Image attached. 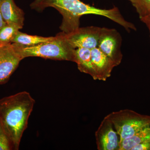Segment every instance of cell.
<instances>
[{"instance_id": "6da1fadb", "label": "cell", "mask_w": 150, "mask_h": 150, "mask_svg": "<svg viewBox=\"0 0 150 150\" xmlns=\"http://www.w3.org/2000/svg\"><path fill=\"white\" fill-rule=\"evenodd\" d=\"M30 7L39 11L47 7L56 9L63 17L60 29L65 33L78 29L80 27L81 17L88 14L107 18L121 25L128 32L131 30H137L135 25L126 21L116 7L109 9L98 8L80 0H35Z\"/></svg>"}, {"instance_id": "7a4b0ae2", "label": "cell", "mask_w": 150, "mask_h": 150, "mask_svg": "<svg viewBox=\"0 0 150 150\" xmlns=\"http://www.w3.org/2000/svg\"><path fill=\"white\" fill-rule=\"evenodd\" d=\"M35 103V100L26 91L0 99V121L14 150L19 149Z\"/></svg>"}, {"instance_id": "3957f363", "label": "cell", "mask_w": 150, "mask_h": 150, "mask_svg": "<svg viewBox=\"0 0 150 150\" xmlns=\"http://www.w3.org/2000/svg\"><path fill=\"white\" fill-rule=\"evenodd\" d=\"M12 44L22 60L29 57H38L75 62L76 49L59 34L53 40L35 46H27L15 43Z\"/></svg>"}, {"instance_id": "277c9868", "label": "cell", "mask_w": 150, "mask_h": 150, "mask_svg": "<svg viewBox=\"0 0 150 150\" xmlns=\"http://www.w3.org/2000/svg\"><path fill=\"white\" fill-rule=\"evenodd\" d=\"M112 121L120 141L128 139L150 123V115H142L126 109L108 115Z\"/></svg>"}, {"instance_id": "5b68a950", "label": "cell", "mask_w": 150, "mask_h": 150, "mask_svg": "<svg viewBox=\"0 0 150 150\" xmlns=\"http://www.w3.org/2000/svg\"><path fill=\"white\" fill-rule=\"evenodd\" d=\"M102 28L96 26L79 28L69 33H58L75 49H91L98 47Z\"/></svg>"}, {"instance_id": "8992f818", "label": "cell", "mask_w": 150, "mask_h": 150, "mask_svg": "<svg viewBox=\"0 0 150 150\" xmlns=\"http://www.w3.org/2000/svg\"><path fill=\"white\" fill-rule=\"evenodd\" d=\"M122 37L114 28L103 27L98 48L107 55L118 66L121 64L123 55L121 50Z\"/></svg>"}, {"instance_id": "52a82bcc", "label": "cell", "mask_w": 150, "mask_h": 150, "mask_svg": "<svg viewBox=\"0 0 150 150\" xmlns=\"http://www.w3.org/2000/svg\"><path fill=\"white\" fill-rule=\"evenodd\" d=\"M21 60L12 43H0V85L7 82Z\"/></svg>"}, {"instance_id": "ba28073f", "label": "cell", "mask_w": 150, "mask_h": 150, "mask_svg": "<svg viewBox=\"0 0 150 150\" xmlns=\"http://www.w3.org/2000/svg\"><path fill=\"white\" fill-rule=\"evenodd\" d=\"M112 121L107 115L101 121L95 137L97 148L98 150H119V136L113 129Z\"/></svg>"}, {"instance_id": "9c48e42d", "label": "cell", "mask_w": 150, "mask_h": 150, "mask_svg": "<svg viewBox=\"0 0 150 150\" xmlns=\"http://www.w3.org/2000/svg\"><path fill=\"white\" fill-rule=\"evenodd\" d=\"M91 57L98 80L106 81L111 76L113 68L117 66L98 47L91 49Z\"/></svg>"}, {"instance_id": "30bf717a", "label": "cell", "mask_w": 150, "mask_h": 150, "mask_svg": "<svg viewBox=\"0 0 150 150\" xmlns=\"http://www.w3.org/2000/svg\"><path fill=\"white\" fill-rule=\"evenodd\" d=\"M0 12L7 24L17 25L22 28L24 25L23 11L16 6L14 0H2Z\"/></svg>"}, {"instance_id": "8fae6325", "label": "cell", "mask_w": 150, "mask_h": 150, "mask_svg": "<svg viewBox=\"0 0 150 150\" xmlns=\"http://www.w3.org/2000/svg\"><path fill=\"white\" fill-rule=\"evenodd\" d=\"M75 63L81 72L90 75L95 80L98 76L92 62L91 50L86 48H78L75 51Z\"/></svg>"}, {"instance_id": "7c38bea8", "label": "cell", "mask_w": 150, "mask_h": 150, "mask_svg": "<svg viewBox=\"0 0 150 150\" xmlns=\"http://www.w3.org/2000/svg\"><path fill=\"white\" fill-rule=\"evenodd\" d=\"M150 140V123L132 137L119 142V150H132L133 148Z\"/></svg>"}, {"instance_id": "4fadbf2b", "label": "cell", "mask_w": 150, "mask_h": 150, "mask_svg": "<svg viewBox=\"0 0 150 150\" xmlns=\"http://www.w3.org/2000/svg\"><path fill=\"white\" fill-rule=\"evenodd\" d=\"M55 37H45L38 35H28L18 31L13 38L12 43H15L25 46H31L53 40Z\"/></svg>"}, {"instance_id": "5bb4252c", "label": "cell", "mask_w": 150, "mask_h": 150, "mask_svg": "<svg viewBox=\"0 0 150 150\" xmlns=\"http://www.w3.org/2000/svg\"><path fill=\"white\" fill-rule=\"evenodd\" d=\"M20 27L13 25L7 24L0 30V43L8 44L12 43V41L15 37Z\"/></svg>"}, {"instance_id": "9a60e30c", "label": "cell", "mask_w": 150, "mask_h": 150, "mask_svg": "<svg viewBox=\"0 0 150 150\" xmlns=\"http://www.w3.org/2000/svg\"><path fill=\"white\" fill-rule=\"evenodd\" d=\"M136 9L140 18L150 13V0H128Z\"/></svg>"}, {"instance_id": "2e32d148", "label": "cell", "mask_w": 150, "mask_h": 150, "mask_svg": "<svg viewBox=\"0 0 150 150\" xmlns=\"http://www.w3.org/2000/svg\"><path fill=\"white\" fill-rule=\"evenodd\" d=\"M12 146L0 121V150H12Z\"/></svg>"}, {"instance_id": "e0dca14e", "label": "cell", "mask_w": 150, "mask_h": 150, "mask_svg": "<svg viewBox=\"0 0 150 150\" xmlns=\"http://www.w3.org/2000/svg\"><path fill=\"white\" fill-rule=\"evenodd\" d=\"M132 150H150V140L137 145Z\"/></svg>"}, {"instance_id": "ac0fdd59", "label": "cell", "mask_w": 150, "mask_h": 150, "mask_svg": "<svg viewBox=\"0 0 150 150\" xmlns=\"http://www.w3.org/2000/svg\"><path fill=\"white\" fill-rule=\"evenodd\" d=\"M140 19L146 25L148 28L149 30L150 33V13L148 14L144 17L140 18Z\"/></svg>"}, {"instance_id": "d6986e66", "label": "cell", "mask_w": 150, "mask_h": 150, "mask_svg": "<svg viewBox=\"0 0 150 150\" xmlns=\"http://www.w3.org/2000/svg\"><path fill=\"white\" fill-rule=\"evenodd\" d=\"M7 24L5 21L4 19V18L2 16L1 13L0 12V30L4 26H5Z\"/></svg>"}, {"instance_id": "ffe728a7", "label": "cell", "mask_w": 150, "mask_h": 150, "mask_svg": "<svg viewBox=\"0 0 150 150\" xmlns=\"http://www.w3.org/2000/svg\"><path fill=\"white\" fill-rule=\"evenodd\" d=\"M2 1V0H0V4H1V2Z\"/></svg>"}]
</instances>
